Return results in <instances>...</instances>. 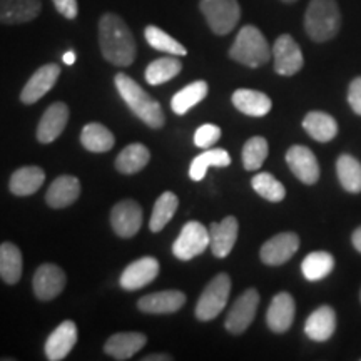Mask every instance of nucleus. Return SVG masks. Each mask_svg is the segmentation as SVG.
<instances>
[{
    "mask_svg": "<svg viewBox=\"0 0 361 361\" xmlns=\"http://www.w3.org/2000/svg\"><path fill=\"white\" fill-rule=\"evenodd\" d=\"M229 57L239 64L256 69L264 66L273 57V52L258 27L245 25L236 35L233 47L229 49Z\"/></svg>",
    "mask_w": 361,
    "mask_h": 361,
    "instance_id": "obj_3",
    "label": "nucleus"
},
{
    "mask_svg": "<svg viewBox=\"0 0 361 361\" xmlns=\"http://www.w3.org/2000/svg\"><path fill=\"white\" fill-rule=\"evenodd\" d=\"M146 341L147 338L146 335H142V333H116V335H112L109 340L106 341L104 351L114 360H129L133 358L139 350L144 348Z\"/></svg>",
    "mask_w": 361,
    "mask_h": 361,
    "instance_id": "obj_23",
    "label": "nucleus"
},
{
    "mask_svg": "<svg viewBox=\"0 0 361 361\" xmlns=\"http://www.w3.org/2000/svg\"><path fill=\"white\" fill-rule=\"evenodd\" d=\"M336 173L343 189L348 192L361 191V164L350 154H341L336 161Z\"/></svg>",
    "mask_w": 361,
    "mask_h": 361,
    "instance_id": "obj_36",
    "label": "nucleus"
},
{
    "mask_svg": "<svg viewBox=\"0 0 361 361\" xmlns=\"http://www.w3.org/2000/svg\"><path fill=\"white\" fill-rule=\"evenodd\" d=\"M59 75H61V67L59 64H45L39 67L37 71L30 75L20 92V101L27 104H35L39 99H42L45 94L56 85Z\"/></svg>",
    "mask_w": 361,
    "mask_h": 361,
    "instance_id": "obj_13",
    "label": "nucleus"
},
{
    "mask_svg": "<svg viewBox=\"0 0 361 361\" xmlns=\"http://www.w3.org/2000/svg\"><path fill=\"white\" fill-rule=\"evenodd\" d=\"M300 247V238L295 233H279L261 247V261L268 266H279L290 261Z\"/></svg>",
    "mask_w": 361,
    "mask_h": 361,
    "instance_id": "obj_12",
    "label": "nucleus"
},
{
    "mask_svg": "<svg viewBox=\"0 0 361 361\" xmlns=\"http://www.w3.org/2000/svg\"><path fill=\"white\" fill-rule=\"evenodd\" d=\"M80 142L90 152H107L114 147V134L106 126L99 123H90L84 126L80 133Z\"/></svg>",
    "mask_w": 361,
    "mask_h": 361,
    "instance_id": "obj_30",
    "label": "nucleus"
},
{
    "mask_svg": "<svg viewBox=\"0 0 361 361\" xmlns=\"http://www.w3.org/2000/svg\"><path fill=\"white\" fill-rule=\"evenodd\" d=\"M114 84L117 87V92L121 94L123 101L128 104L129 109L134 112L144 124H147L152 129H161L166 123L164 111H162L161 104L152 99L144 90L141 85L130 79L128 74H116Z\"/></svg>",
    "mask_w": 361,
    "mask_h": 361,
    "instance_id": "obj_2",
    "label": "nucleus"
},
{
    "mask_svg": "<svg viewBox=\"0 0 361 361\" xmlns=\"http://www.w3.org/2000/svg\"><path fill=\"white\" fill-rule=\"evenodd\" d=\"M341 13L336 0H311L305 13V29L314 42H326L338 34Z\"/></svg>",
    "mask_w": 361,
    "mask_h": 361,
    "instance_id": "obj_4",
    "label": "nucleus"
},
{
    "mask_svg": "<svg viewBox=\"0 0 361 361\" xmlns=\"http://www.w3.org/2000/svg\"><path fill=\"white\" fill-rule=\"evenodd\" d=\"M336 329L335 310L329 306H319L310 314L305 323V333L313 341H328Z\"/></svg>",
    "mask_w": 361,
    "mask_h": 361,
    "instance_id": "obj_24",
    "label": "nucleus"
},
{
    "mask_svg": "<svg viewBox=\"0 0 361 361\" xmlns=\"http://www.w3.org/2000/svg\"><path fill=\"white\" fill-rule=\"evenodd\" d=\"M268 141L264 137H251L246 141L245 147H243V164H245L246 171H256L263 166V162L268 157Z\"/></svg>",
    "mask_w": 361,
    "mask_h": 361,
    "instance_id": "obj_39",
    "label": "nucleus"
},
{
    "mask_svg": "<svg viewBox=\"0 0 361 361\" xmlns=\"http://www.w3.org/2000/svg\"><path fill=\"white\" fill-rule=\"evenodd\" d=\"M184 303H186V295L183 291L169 290L142 296L137 301V308L142 313L149 314H169L179 311L184 306Z\"/></svg>",
    "mask_w": 361,
    "mask_h": 361,
    "instance_id": "obj_20",
    "label": "nucleus"
},
{
    "mask_svg": "<svg viewBox=\"0 0 361 361\" xmlns=\"http://www.w3.org/2000/svg\"><path fill=\"white\" fill-rule=\"evenodd\" d=\"M157 274H159V261L156 258H151V256H144V258L130 263L123 271L119 283L123 286V290L135 291L154 281Z\"/></svg>",
    "mask_w": 361,
    "mask_h": 361,
    "instance_id": "obj_14",
    "label": "nucleus"
},
{
    "mask_svg": "<svg viewBox=\"0 0 361 361\" xmlns=\"http://www.w3.org/2000/svg\"><path fill=\"white\" fill-rule=\"evenodd\" d=\"M54 6H56L57 12L61 16H64L66 19H75L79 13V6H78V0H52Z\"/></svg>",
    "mask_w": 361,
    "mask_h": 361,
    "instance_id": "obj_41",
    "label": "nucleus"
},
{
    "mask_svg": "<svg viewBox=\"0 0 361 361\" xmlns=\"http://www.w3.org/2000/svg\"><path fill=\"white\" fill-rule=\"evenodd\" d=\"M259 305V293L255 288H250L243 293L241 296L234 301V305L229 310L228 318H226V329L231 335H241L245 333L250 324L255 319L256 311Z\"/></svg>",
    "mask_w": 361,
    "mask_h": 361,
    "instance_id": "obj_9",
    "label": "nucleus"
},
{
    "mask_svg": "<svg viewBox=\"0 0 361 361\" xmlns=\"http://www.w3.org/2000/svg\"><path fill=\"white\" fill-rule=\"evenodd\" d=\"M44 180L45 173L39 166H24V168L13 171L11 180H8V189L13 196H32L42 188Z\"/></svg>",
    "mask_w": 361,
    "mask_h": 361,
    "instance_id": "obj_25",
    "label": "nucleus"
},
{
    "mask_svg": "<svg viewBox=\"0 0 361 361\" xmlns=\"http://www.w3.org/2000/svg\"><path fill=\"white\" fill-rule=\"evenodd\" d=\"M40 11H42L40 0H0V24H27L37 19Z\"/></svg>",
    "mask_w": 361,
    "mask_h": 361,
    "instance_id": "obj_17",
    "label": "nucleus"
},
{
    "mask_svg": "<svg viewBox=\"0 0 361 361\" xmlns=\"http://www.w3.org/2000/svg\"><path fill=\"white\" fill-rule=\"evenodd\" d=\"M303 128L314 141L328 142L338 134V124L331 116L326 112L313 111L306 114L303 121Z\"/></svg>",
    "mask_w": 361,
    "mask_h": 361,
    "instance_id": "obj_29",
    "label": "nucleus"
},
{
    "mask_svg": "<svg viewBox=\"0 0 361 361\" xmlns=\"http://www.w3.org/2000/svg\"><path fill=\"white\" fill-rule=\"evenodd\" d=\"M209 247V231L200 221H189L180 229L173 245V255L180 261H189L200 256Z\"/></svg>",
    "mask_w": 361,
    "mask_h": 361,
    "instance_id": "obj_7",
    "label": "nucleus"
},
{
    "mask_svg": "<svg viewBox=\"0 0 361 361\" xmlns=\"http://www.w3.org/2000/svg\"><path fill=\"white\" fill-rule=\"evenodd\" d=\"M78 343V326L74 322H62L45 341V356L51 361H61L71 353Z\"/></svg>",
    "mask_w": 361,
    "mask_h": 361,
    "instance_id": "obj_16",
    "label": "nucleus"
},
{
    "mask_svg": "<svg viewBox=\"0 0 361 361\" xmlns=\"http://www.w3.org/2000/svg\"><path fill=\"white\" fill-rule=\"evenodd\" d=\"M221 137V129L216 124H204L194 134V144L201 149L213 147Z\"/></svg>",
    "mask_w": 361,
    "mask_h": 361,
    "instance_id": "obj_40",
    "label": "nucleus"
},
{
    "mask_svg": "<svg viewBox=\"0 0 361 361\" xmlns=\"http://www.w3.org/2000/svg\"><path fill=\"white\" fill-rule=\"evenodd\" d=\"M271 52H273L274 71H276L279 75L290 78V75H295L303 69V52H301L300 45L296 44V40L293 39L291 35H279L276 42L271 47Z\"/></svg>",
    "mask_w": 361,
    "mask_h": 361,
    "instance_id": "obj_8",
    "label": "nucleus"
},
{
    "mask_svg": "<svg viewBox=\"0 0 361 361\" xmlns=\"http://www.w3.org/2000/svg\"><path fill=\"white\" fill-rule=\"evenodd\" d=\"M80 183L74 176H59L56 180L47 189L45 194V202L54 209H62L74 204L79 200Z\"/></svg>",
    "mask_w": 361,
    "mask_h": 361,
    "instance_id": "obj_22",
    "label": "nucleus"
},
{
    "mask_svg": "<svg viewBox=\"0 0 361 361\" xmlns=\"http://www.w3.org/2000/svg\"><path fill=\"white\" fill-rule=\"evenodd\" d=\"M348 102L355 114L361 116V78L351 80L348 90Z\"/></svg>",
    "mask_w": 361,
    "mask_h": 361,
    "instance_id": "obj_42",
    "label": "nucleus"
},
{
    "mask_svg": "<svg viewBox=\"0 0 361 361\" xmlns=\"http://www.w3.org/2000/svg\"><path fill=\"white\" fill-rule=\"evenodd\" d=\"M351 241H353V246L361 252V226L358 229H355L353 236H351Z\"/></svg>",
    "mask_w": 361,
    "mask_h": 361,
    "instance_id": "obj_44",
    "label": "nucleus"
},
{
    "mask_svg": "<svg viewBox=\"0 0 361 361\" xmlns=\"http://www.w3.org/2000/svg\"><path fill=\"white\" fill-rule=\"evenodd\" d=\"M99 45L104 59L117 67H129L137 54L134 35L117 13L107 12L99 20Z\"/></svg>",
    "mask_w": 361,
    "mask_h": 361,
    "instance_id": "obj_1",
    "label": "nucleus"
},
{
    "mask_svg": "<svg viewBox=\"0 0 361 361\" xmlns=\"http://www.w3.org/2000/svg\"><path fill=\"white\" fill-rule=\"evenodd\" d=\"M75 59H78V56H75V52H74V51H69V52L64 54V57H62V61H64L67 66H72V64H74V62H75Z\"/></svg>",
    "mask_w": 361,
    "mask_h": 361,
    "instance_id": "obj_45",
    "label": "nucleus"
},
{
    "mask_svg": "<svg viewBox=\"0 0 361 361\" xmlns=\"http://www.w3.org/2000/svg\"><path fill=\"white\" fill-rule=\"evenodd\" d=\"M180 71H183V64H180L178 56L161 57L152 61L147 66L146 80L151 85H161L171 79H174Z\"/></svg>",
    "mask_w": 361,
    "mask_h": 361,
    "instance_id": "obj_33",
    "label": "nucleus"
},
{
    "mask_svg": "<svg viewBox=\"0 0 361 361\" xmlns=\"http://www.w3.org/2000/svg\"><path fill=\"white\" fill-rule=\"evenodd\" d=\"M66 281V273L57 264H40L32 278L34 295L40 301H51L64 291Z\"/></svg>",
    "mask_w": 361,
    "mask_h": 361,
    "instance_id": "obj_10",
    "label": "nucleus"
},
{
    "mask_svg": "<svg viewBox=\"0 0 361 361\" xmlns=\"http://www.w3.org/2000/svg\"><path fill=\"white\" fill-rule=\"evenodd\" d=\"M281 2H284V4H293V2H296V0H281Z\"/></svg>",
    "mask_w": 361,
    "mask_h": 361,
    "instance_id": "obj_46",
    "label": "nucleus"
},
{
    "mask_svg": "<svg viewBox=\"0 0 361 361\" xmlns=\"http://www.w3.org/2000/svg\"><path fill=\"white\" fill-rule=\"evenodd\" d=\"M286 162L291 173L301 183L314 184L319 179V164L313 151L306 146H293L286 152Z\"/></svg>",
    "mask_w": 361,
    "mask_h": 361,
    "instance_id": "obj_15",
    "label": "nucleus"
},
{
    "mask_svg": "<svg viewBox=\"0 0 361 361\" xmlns=\"http://www.w3.org/2000/svg\"><path fill=\"white\" fill-rule=\"evenodd\" d=\"M144 361H173V356L166 355V353H152L147 355Z\"/></svg>",
    "mask_w": 361,
    "mask_h": 361,
    "instance_id": "obj_43",
    "label": "nucleus"
},
{
    "mask_svg": "<svg viewBox=\"0 0 361 361\" xmlns=\"http://www.w3.org/2000/svg\"><path fill=\"white\" fill-rule=\"evenodd\" d=\"M144 35H146L147 44L151 45L156 51L166 52L169 56H186L188 51L183 44L178 42L174 37H171L169 34H166L164 30L159 29L156 25H147L146 30H144Z\"/></svg>",
    "mask_w": 361,
    "mask_h": 361,
    "instance_id": "obj_37",
    "label": "nucleus"
},
{
    "mask_svg": "<svg viewBox=\"0 0 361 361\" xmlns=\"http://www.w3.org/2000/svg\"><path fill=\"white\" fill-rule=\"evenodd\" d=\"M179 206V200L174 192L166 191L162 192L152 207L151 221H149V228L152 233H159L168 226V223L173 219Z\"/></svg>",
    "mask_w": 361,
    "mask_h": 361,
    "instance_id": "obj_32",
    "label": "nucleus"
},
{
    "mask_svg": "<svg viewBox=\"0 0 361 361\" xmlns=\"http://www.w3.org/2000/svg\"><path fill=\"white\" fill-rule=\"evenodd\" d=\"M22 252L13 243L0 245V278L7 284H17L22 278Z\"/></svg>",
    "mask_w": 361,
    "mask_h": 361,
    "instance_id": "obj_27",
    "label": "nucleus"
},
{
    "mask_svg": "<svg viewBox=\"0 0 361 361\" xmlns=\"http://www.w3.org/2000/svg\"><path fill=\"white\" fill-rule=\"evenodd\" d=\"M207 90H209V87H207L204 80H196V82L180 89L178 94H174L173 101H171V107H173V111L178 116L186 114L191 107L200 104L207 96Z\"/></svg>",
    "mask_w": 361,
    "mask_h": 361,
    "instance_id": "obj_35",
    "label": "nucleus"
},
{
    "mask_svg": "<svg viewBox=\"0 0 361 361\" xmlns=\"http://www.w3.org/2000/svg\"><path fill=\"white\" fill-rule=\"evenodd\" d=\"M231 164V157L224 149H207L197 157H194L189 168V178L192 180H202L207 173V169L213 168H226Z\"/></svg>",
    "mask_w": 361,
    "mask_h": 361,
    "instance_id": "obj_31",
    "label": "nucleus"
},
{
    "mask_svg": "<svg viewBox=\"0 0 361 361\" xmlns=\"http://www.w3.org/2000/svg\"><path fill=\"white\" fill-rule=\"evenodd\" d=\"M233 104L239 112L252 117H263L271 111V99L264 92L252 89H238L233 94Z\"/></svg>",
    "mask_w": 361,
    "mask_h": 361,
    "instance_id": "obj_26",
    "label": "nucleus"
},
{
    "mask_svg": "<svg viewBox=\"0 0 361 361\" xmlns=\"http://www.w3.org/2000/svg\"><path fill=\"white\" fill-rule=\"evenodd\" d=\"M333 269H335V258L326 251L310 252L301 263V271L308 281L324 279Z\"/></svg>",
    "mask_w": 361,
    "mask_h": 361,
    "instance_id": "obj_34",
    "label": "nucleus"
},
{
    "mask_svg": "<svg viewBox=\"0 0 361 361\" xmlns=\"http://www.w3.org/2000/svg\"><path fill=\"white\" fill-rule=\"evenodd\" d=\"M231 293V279L226 273H221L213 278L204 288L200 301L196 305V318L200 322H211L226 308Z\"/></svg>",
    "mask_w": 361,
    "mask_h": 361,
    "instance_id": "obj_6",
    "label": "nucleus"
},
{
    "mask_svg": "<svg viewBox=\"0 0 361 361\" xmlns=\"http://www.w3.org/2000/svg\"><path fill=\"white\" fill-rule=\"evenodd\" d=\"M69 121V107L64 102H54L47 107L37 128V139L42 144H51L64 133Z\"/></svg>",
    "mask_w": 361,
    "mask_h": 361,
    "instance_id": "obj_18",
    "label": "nucleus"
},
{
    "mask_svg": "<svg viewBox=\"0 0 361 361\" xmlns=\"http://www.w3.org/2000/svg\"><path fill=\"white\" fill-rule=\"evenodd\" d=\"M251 186L261 197H264L266 201L271 202H279L286 196V189L279 180L269 173H259L251 179Z\"/></svg>",
    "mask_w": 361,
    "mask_h": 361,
    "instance_id": "obj_38",
    "label": "nucleus"
},
{
    "mask_svg": "<svg viewBox=\"0 0 361 361\" xmlns=\"http://www.w3.org/2000/svg\"><path fill=\"white\" fill-rule=\"evenodd\" d=\"M296 305L290 293H279L271 301L268 314H266V323L271 331L284 333L291 328L295 322Z\"/></svg>",
    "mask_w": 361,
    "mask_h": 361,
    "instance_id": "obj_21",
    "label": "nucleus"
},
{
    "mask_svg": "<svg viewBox=\"0 0 361 361\" xmlns=\"http://www.w3.org/2000/svg\"><path fill=\"white\" fill-rule=\"evenodd\" d=\"M151 159V152L144 144H129L116 159V169L123 174H135L142 171Z\"/></svg>",
    "mask_w": 361,
    "mask_h": 361,
    "instance_id": "obj_28",
    "label": "nucleus"
},
{
    "mask_svg": "<svg viewBox=\"0 0 361 361\" xmlns=\"http://www.w3.org/2000/svg\"><path fill=\"white\" fill-rule=\"evenodd\" d=\"M200 8L216 35H228L241 19L238 0H201Z\"/></svg>",
    "mask_w": 361,
    "mask_h": 361,
    "instance_id": "obj_5",
    "label": "nucleus"
},
{
    "mask_svg": "<svg viewBox=\"0 0 361 361\" xmlns=\"http://www.w3.org/2000/svg\"><path fill=\"white\" fill-rule=\"evenodd\" d=\"M360 298H361V295H360Z\"/></svg>",
    "mask_w": 361,
    "mask_h": 361,
    "instance_id": "obj_47",
    "label": "nucleus"
},
{
    "mask_svg": "<svg viewBox=\"0 0 361 361\" xmlns=\"http://www.w3.org/2000/svg\"><path fill=\"white\" fill-rule=\"evenodd\" d=\"M238 219L228 216L221 223H213L209 228V247L216 258H226L233 251L238 239Z\"/></svg>",
    "mask_w": 361,
    "mask_h": 361,
    "instance_id": "obj_19",
    "label": "nucleus"
},
{
    "mask_svg": "<svg viewBox=\"0 0 361 361\" xmlns=\"http://www.w3.org/2000/svg\"><path fill=\"white\" fill-rule=\"evenodd\" d=\"M111 226L117 236L134 238L142 226V207L133 200H124L112 207Z\"/></svg>",
    "mask_w": 361,
    "mask_h": 361,
    "instance_id": "obj_11",
    "label": "nucleus"
}]
</instances>
